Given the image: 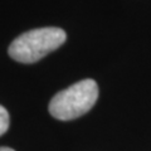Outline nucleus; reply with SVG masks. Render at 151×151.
Listing matches in <instances>:
<instances>
[{"label":"nucleus","instance_id":"obj_1","mask_svg":"<svg viewBox=\"0 0 151 151\" xmlns=\"http://www.w3.org/2000/svg\"><path fill=\"white\" fill-rule=\"evenodd\" d=\"M67 35L60 28H40L23 33L9 47V55L20 63H34L48 53L58 49Z\"/></svg>","mask_w":151,"mask_h":151},{"label":"nucleus","instance_id":"obj_2","mask_svg":"<svg viewBox=\"0 0 151 151\" xmlns=\"http://www.w3.org/2000/svg\"><path fill=\"white\" fill-rule=\"evenodd\" d=\"M97 98L98 86L96 81L83 79L57 93L49 103V112L60 121L74 120L91 110Z\"/></svg>","mask_w":151,"mask_h":151},{"label":"nucleus","instance_id":"obj_3","mask_svg":"<svg viewBox=\"0 0 151 151\" xmlns=\"http://www.w3.org/2000/svg\"><path fill=\"white\" fill-rule=\"evenodd\" d=\"M9 113L3 106H0V136L4 135L9 129Z\"/></svg>","mask_w":151,"mask_h":151},{"label":"nucleus","instance_id":"obj_4","mask_svg":"<svg viewBox=\"0 0 151 151\" xmlns=\"http://www.w3.org/2000/svg\"><path fill=\"white\" fill-rule=\"evenodd\" d=\"M0 151H15V150H13L10 147H0Z\"/></svg>","mask_w":151,"mask_h":151}]
</instances>
